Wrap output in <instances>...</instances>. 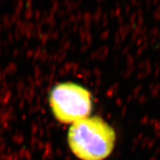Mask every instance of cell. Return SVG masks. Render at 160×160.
I'll list each match as a JSON object with an SVG mask.
<instances>
[{"instance_id":"obj_1","label":"cell","mask_w":160,"mask_h":160,"mask_svg":"<svg viewBox=\"0 0 160 160\" xmlns=\"http://www.w3.org/2000/svg\"><path fill=\"white\" fill-rule=\"evenodd\" d=\"M71 152L80 160H105L110 156L117 135L102 117H88L73 123L68 132Z\"/></svg>"},{"instance_id":"obj_2","label":"cell","mask_w":160,"mask_h":160,"mask_svg":"<svg viewBox=\"0 0 160 160\" xmlns=\"http://www.w3.org/2000/svg\"><path fill=\"white\" fill-rule=\"evenodd\" d=\"M49 103L54 117L63 124H73L90 117L93 108L91 92L71 82L56 85L50 91Z\"/></svg>"}]
</instances>
